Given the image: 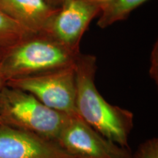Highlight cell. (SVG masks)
<instances>
[{"instance_id": "1", "label": "cell", "mask_w": 158, "mask_h": 158, "mask_svg": "<svg viewBox=\"0 0 158 158\" xmlns=\"http://www.w3.org/2000/svg\"><path fill=\"white\" fill-rule=\"evenodd\" d=\"M75 68L78 115L104 137L129 148V137L134 127V114L129 110L109 103L99 92L95 85L96 57L81 54Z\"/></svg>"}, {"instance_id": "2", "label": "cell", "mask_w": 158, "mask_h": 158, "mask_svg": "<svg viewBox=\"0 0 158 158\" xmlns=\"http://www.w3.org/2000/svg\"><path fill=\"white\" fill-rule=\"evenodd\" d=\"M80 54V51L68 48L44 32L0 50L6 82L74 65Z\"/></svg>"}, {"instance_id": "3", "label": "cell", "mask_w": 158, "mask_h": 158, "mask_svg": "<svg viewBox=\"0 0 158 158\" xmlns=\"http://www.w3.org/2000/svg\"><path fill=\"white\" fill-rule=\"evenodd\" d=\"M68 116L45 106L25 91L7 85L2 91L0 125L56 142Z\"/></svg>"}, {"instance_id": "4", "label": "cell", "mask_w": 158, "mask_h": 158, "mask_svg": "<svg viewBox=\"0 0 158 158\" xmlns=\"http://www.w3.org/2000/svg\"><path fill=\"white\" fill-rule=\"evenodd\" d=\"M75 65L9 80L6 85L29 92L51 109L68 116H78Z\"/></svg>"}, {"instance_id": "5", "label": "cell", "mask_w": 158, "mask_h": 158, "mask_svg": "<svg viewBox=\"0 0 158 158\" xmlns=\"http://www.w3.org/2000/svg\"><path fill=\"white\" fill-rule=\"evenodd\" d=\"M57 143L73 158H131L130 148L108 139L79 116H69Z\"/></svg>"}, {"instance_id": "6", "label": "cell", "mask_w": 158, "mask_h": 158, "mask_svg": "<svg viewBox=\"0 0 158 158\" xmlns=\"http://www.w3.org/2000/svg\"><path fill=\"white\" fill-rule=\"evenodd\" d=\"M101 8L88 0H70L58 8L43 32L68 48L80 51V42Z\"/></svg>"}, {"instance_id": "7", "label": "cell", "mask_w": 158, "mask_h": 158, "mask_svg": "<svg viewBox=\"0 0 158 158\" xmlns=\"http://www.w3.org/2000/svg\"><path fill=\"white\" fill-rule=\"evenodd\" d=\"M0 158H73L58 143L0 125Z\"/></svg>"}, {"instance_id": "8", "label": "cell", "mask_w": 158, "mask_h": 158, "mask_svg": "<svg viewBox=\"0 0 158 158\" xmlns=\"http://www.w3.org/2000/svg\"><path fill=\"white\" fill-rule=\"evenodd\" d=\"M0 9L32 33L43 32L57 10L45 0H0Z\"/></svg>"}, {"instance_id": "9", "label": "cell", "mask_w": 158, "mask_h": 158, "mask_svg": "<svg viewBox=\"0 0 158 158\" xmlns=\"http://www.w3.org/2000/svg\"><path fill=\"white\" fill-rule=\"evenodd\" d=\"M147 1L148 0H113L102 8L98 26L105 29L118 21H123L134 10Z\"/></svg>"}, {"instance_id": "10", "label": "cell", "mask_w": 158, "mask_h": 158, "mask_svg": "<svg viewBox=\"0 0 158 158\" xmlns=\"http://www.w3.org/2000/svg\"><path fill=\"white\" fill-rule=\"evenodd\" d=\"M26 29L0 9V50L10 47L29 35Z\"/></svg>"}, {"instance_id": "11", "label": "cell", "mask_w": 158, "mask_h": 158, "mask_svg": "<svg viewBox=\"0 0 158 158\" xmlns=\"http://www.w3.org/2000/svg\"><path fill=\"white\" fill-rule=\"evenodd\" d=\"M131 158H158V139L151 138L140 144Z\"/></svg>"}, {"instance_id": "12", "label": "cell", "mask_w": 158, "mask_h": 158, "mask_svg": "<svg viewBox=\"0 0 158 158\" xmlns=\"http://www.w3.org/2000/svg\"><path fill=\"white\" fill-rule=\"evenodd\" d=\"M45 1L52 8L58 9L70 0H45Z\"/></svg>"}, {"instance_id": "13", "label": "cell", "mask_w": 158, "mask_h": 158, "mask_svg": "<svg viewBox=\"0 0 158 158\" xmlns=\"http://www.w3.org/2000/svg\"><path fill=\"white\" fill-rule=\"evenodd\" d=\"M6 86V80L4 76L2 73V59H1V55H0V95H1L2 91L3 88Z\"/></svg>"}, {"instance_id": "14", "label": "cell", "mask_w": 158, "mask_h": 158, "mask_svg": "<svg viewBox=\"0 0 158 158\" xmlns=\"http://www.w3.org/2000/svg\"><path fill=\"white\" fill-rule=\"evenodd\" d=\"M88 1L91 2L94 4V5H98L102 10V8H103L105 6L107 5L108 4H109L113 0H88Z\"/></svg>"}]
</instances>
